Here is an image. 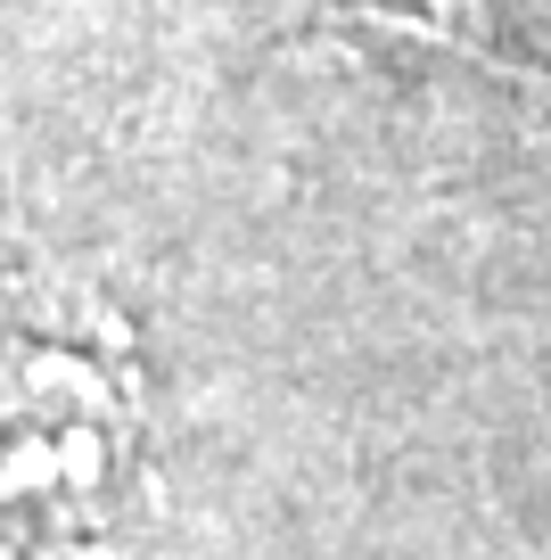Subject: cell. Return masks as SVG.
<instances>
[{
	"label": "cell",
	"mask_w": 551,
	"mask_h": 560,
	"mask_svg": "<svg viewBox=\"0 0 551 560\" xmlns=\"http://www.w3.org/2000/svg\"><path fill=\"white\" fill-rule=\"evenodd\" d=\"M124 454V404L91 354L0 347V560H74Z\"/></svg>",
	"instance_id": "obj_1"
}]
</instances>
